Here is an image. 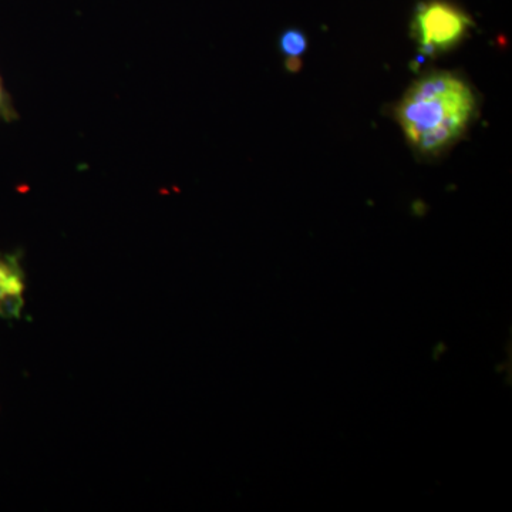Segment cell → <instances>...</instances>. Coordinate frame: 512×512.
Instances as JSON below:
<instances>
[{
    "instance_id": "obj_1",
    "label": "cell",
    "mask_w": 512,
    "mask_h": 512,
    "mask_svg": "<svg viewBox=\"0 0 512 512\" xmlns=\"http://www.w3.org/2000/svg\"><path fill=\"white\" fill-rule=\"evenodd\" d=\"M476 107V94L466 80L454 73L434 72L404 93L396 119L417 153L439 156L464 136Z\"/></svg>"
},
{
    "instance_id": "obj_2",
    "label": "cell",
    "mask_w": 512,
    "mask_h": 512,
    "mask_svg": "<svg viewBox=\"0 0 512 512\" xmlns=\"http://www.w3.org/2000/svg\"><path fill=\"white\" fill-rule=\"evenodd\" d=\"M471 26L473 20L458 6L444 0H429L417 6L413 36L420 52L434 57L457 46Z\"/></svg>"
},
{
    "instance_id": "obj_5",
    "label": "cell",
    "mask_w": 512,
    "mask_h": 512,
    "mask_svg": "<svg viewBox=\"0 0 512 512\" xmlns=\"http://www.w3.org/2000/svg\"><path fill=\"white\" fill-rule=\"evenodd\" d=\"M12 116V107H10L8 94L3 89L2 80H0V117L9 119Z\"/></svg>"
},
{
    "instance_id": "obj_4",
    "label": "cell",
    "mask_w": 512,
    "mask_h": 512,
    "mask_svg": "<svg viewBox=\"0 0 512 512\" xmlns=\"http://www.w3.org/2000/svg\"><path fill=\"white\" fill-rule=\"evenodd\" d=\"M279 46H281V52L284 53L286 59H301L303 53L308 49V39L301 30L288 29L282 33Z\"/></svg>"
},
{
    "instance_id": "obj_3",
    "label": "cell",
    "mask_w": 512,
    "mask_h": 512,
    "mask_svg": "<svg viewBox=\"0 0 512 512\" xmlns=\"http://www.w3.org/2000/svg\"><path fill=\"white\" fill-rule=\"evenodd\" d=\"M25 281L12 259L0 258V315L18 316L22 311Z\"/></svg>"
}]
</instances>
